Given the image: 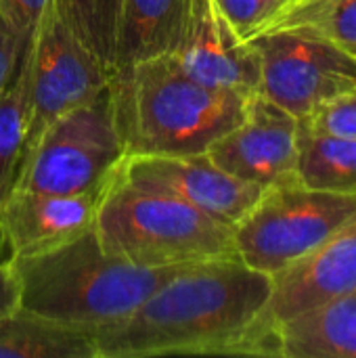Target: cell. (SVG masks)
Returning a JSON list of instances; mask_svg holds the SVG:
<instances>
[{
    "instance_id": "4fadbf2b",
    "label": "cell",
    "mask_w": 356,
    "mask_h": 358,
    "mask_svg": "<svg viewBox=\"0 0 356 358\" xmlns=\"http://www.w3.org/2000/svg\"><path fill=\"white\" fill-rule=\"evenodd\" d=\"M103 189L67 195L15 187L0 201V231L10 260L46 252L88 231Z\"/></svg>"
},
{
    "instance_id": "52a82bcc",
    "label": "cell",
    "mask_w": 356,
    "mask_h": 358,
    "mask_svg": "<svg viewBox=\"0 0 356 358\" xmlns=\"http://www.w3.org/2000/svg\"><path fill=\"white\" fill-rule=\"evenodd\" d=\"M260 65L258 92L302 120L356 88V57L321 34L277 25L250 40Z\"/></svg>"
},
{
    "instance_id": "7a4b0ae2",
    "label": "cell",
    "mask_w": 356,
    "mask_h": 358,
    "mask_svg": "<svg viewBox=\"0 0 356 358\" xmlns=\"http://www.w3.org/2000/svg\"><path fill=\"white\" fill-rule=\"evenodd\" d=\"M10 264L19 308L94 338L122 325L180 268H147L107 252L94 224L57 248L13 258Z\"/></svg>"
},
{
    "instance_id": "ba28073f",
    "label": "cell",
    "mask_w": 356,
    "mask_h": 358,
    "mask_svg": "<svg viewBox=\"0 0 356 358\" xmlns=\"http://www.w3.org/2000/svg\"><path fill=\"white\" fill-rule=\"evenodd\" d=\"M25 50L29 59L27 151L48 124L103 94L111 76L101 59L63 21L52 0Z\"/></svg>"
},
{
    "instance_id": "8fae6325",
    "label": "cell",
    "mask_w": 356,
    "mask_h": 358,
    "mask_svg": "<svg viewBox=\"0 0 356 358\" xmlns=\"http://www.w3.org/2000/svg\"><path fill=\"white\" fill-rule=\"evenodd\" d=\"M174 59L191 78L212 88L258 92L260 65L256 50L235 34L214 0H191Z\"/></svg>"
},
{
    "instance_id": "6da1fadb",
    "label": "cell",
    "mask_w": 356,
    "mask_h": 358,
    "mask_svg": "<svg viewBox=\"0 0 356 358\" xmlns=\"http://www.w3.org/2000/svg\"><path fill=\"white\" fill-rule=\"evenodd\" d=\"M273 277L241 258L180 266L122 325L97 338L99 358L279 357L266 323Z\"/></svg>"
},
{
    "instance_id": "ac0fdd59",
    "label": "cell",
    "mask_w": 356,
    "mask_h": 358,
    "mask_svg": "<svg viewBox=\"0 0 356 358\" xmlns=\"http://www.w3.org/2000/svg\"><path fill=\"white\" fill-rule=\"evenodd\" d=\"M29 134V59L19 61L15 78L0 94V201L15 189Z\"/></svg>"
},
{
    "instance_id": "7c38bea8",
    "label": "cell",
    "mask_w": 356,
    "mask_h": 358,
    "mask_svg": "<svg viewBox=\"0 0 356 358\" xmlns=\"http://www.w3.org/2000/svg\"><path fill=\"white\" fill-rule=\"evenodd\" d=\"M356 289V212L317 250L273 275L266 323L277 327L332 298Z\"/></svg>"
},
{
    "instance_id": "30bf717a",
    "label": "cell",
    "mask_w": 356,
    "mask_h": 358,
    "mask_svg": "<svg viewBox=\"0 0 356 358\" xmlns=\"http://www.w3.org/2000/svg\"><path fill=\"white\" fill-rule=\"evenodd\" d=\"M208 157L225 172L273 187L298 180V117L254 92L243 120L210 145Z\"/></svg>"
},
{
    "instance_id": "44dd1931",
    "label": "cell",
    "mask_w": 356,
    "mask_h": 358,
    "mask_svg": "<svg viewBox=\"0 0 356 358\" xmlns=\"http://www.w3.org/2000/svg\"><path fill=\"white\" fill-rule=\"evenodd\" d=\"M235 34L250 42L275 27L300 0H214Z\"/></svg>"
},
{
    "instance_id": "3957f363",
    "label": "cell",
    "mask_w": 356,
    "mask_h": 358,
    "mask_svg": "<svg viewBox=\"0 0 356 358\" xmlns=\"http://www.w3.org/2000/svg\"><path fill=\"white\" fill-rule=\"evenodd\" d=\"M109 96L126 155H193L243 120L252 94L201 84L166 55L115 71Z\"/></svg>"
},
{
    "instance_id": "277c9868",
    "label": "cell",
    "mask_w": 356,
    "mask_h": 358,
    "mask_svg": "<svg viewBox=\"0 0 356 358\" xmlns=\"http://www.w3.org/2000/svg\"><path fill=\"white\" fill-rule=\"evenodd\" d=\"M94 233L107 252L147 268L239 258L235 224L172 195L130 185L120 168L103 189Z\"/></svg>"
},
{
    "instance_id": "d4e9b609",
    "label": "cell",
    "mask_w": 356,
    "mask_h": 358,
    "mask_svg": "<svg viewBox=\"0 0 356 358\" xmlns=\"http://www.w3.org/2000/svg\"><path fill=\"white\" fill-rule=\"evenodd\" d=\"M19 308V285L10 262L0 264V317Z\"/></svg>"
},
{
    "instance_id": "7402d4cb",
    "label": "cell",
    "mask_w": 356,
    "mask_h": 358,
    "mask_svg": "<svg viewBox=\"0 0 356 358\" xmlns=\"http://www.w3.org/2000/svg\"><path fill=\"white\" fill-rule=\"evenodd\" d=\"M300 124L319 134L356 138V88L327 101L311 115L302 117Z\"/></svg>"
},
{
    "instance_id": "484cf974",
    "label": "cell",
    "mask_w": 356,
    "mask_h": 358,
    "mask_svg": "<svg viewBox=\"0 0 356 358\" xmlns=\"http://www.w3.org/2000/svg\"><path fill=\"white\" fill-rule=\"evenodd\" d=\"M4 262H10V250H8V245L2 237V231H0V264H4Z\"/></svg>"
},
{
    "instance_id": "9c48e42d",
    "label": "cell",
    "mask_w": 356,
    "mask_h": 358,
    "mask_svg": "<svg viewBox=\"0 0 356 358\" xmlns=\"http://www.w3.org/2000/svg\"><path fill=\"white\" fill-rule=\"evenodd\" d=\"M120 176L130 185L183 199L231 224H237L264 193V187L225 172L208 153L126 155Z\"/></svg>"
},
{
    "instance_id": "5bb4252c",
    "label": "cell",
    "mask_w": 356,
    "mask_h": 358,
    "mask_svg": "<svg viewBox=\"0 0 356 358\" xmlns=\"http://www.w3.org/2000/svg\"><path fill=\"white\" fill-rule=\"evenodd\" d=\"M189 8L191 0H122L115 25L113 73L143 61L174 55Z\"/></svg>"
},
{
    "instance_id": "cb8c5ba5",
    "label": "cell",
    "mask_w": 356,
    "mask_h": 358,
    "mask_svg": "<svg viewBox=\"0 0 356 358\" xmlns=\"http://www.w3.org/2000/svg\"><path fill=\"white\" fill-rule=\"evenodd\" d=\"M23 50L25 48H23L21 36L10 25V21L0 13V94L6 90V86L15 78Z\"/></svg>"
},
{
    "instance_id": "ffe728a7",
    "label": "cell",
    "mask_w": 356,
    "mask_h": 358,
    "mask_svg": "<svg viewBox=\"0 0 356 358\" xmlns=\"http://www.w3.org/2000/svg\"><path fill=\"white\" fill-rule=\"evenodd\" d=\"M277 25L313 29L356 57V0H300Z\"/></svg>"
},
{
    "instance_id": "d6986e66",
    "label": "cell",
    "mask_w": 356,
    "mask_h": 358,
    "mask_svg": "<svg viewBox=\"0 0 356 358\" xmlns=\"http://www.w3.org/2000/svg\"><path fill=\"white\" fill-rule=\"evenodd\" d=\"M122 0H52L63 21L113 73L115 25Z\"/></svg>"
},
{
    "instance_id": "8992f818",
    "label": "cell",
    "mask_w": 356,
    "mask_h": 358,
    "mask_svg": "<svg viewBox=\"0 0 356 358\" xmlns=\"http://www.w3.org/2000/svg\"><path fill=\"white\" fill-rule=\"evenodd\" d=\"M126 157L109 86L94 101L48 124L25 151L15 187L46 193L101 191Z\"/></svg>"
},
{
    "instance_id": "2e32d148",
    "label": "cell",
    "mask_w": 356,
    "mask_h": 358,
    "mask_svg": "<svg viewBox=\"0 0 356 358\" xmlns=\"http://www.w3.org/2000/svg\"><path fill=\"white\" fill-rule=\"evenodd\" d=\"M0 358H99L97 338L15 308L0 317Z\"/></svg>"
},
{
    "instance_id": "4316f807",
    "label": "cell",
    "mask_w": 356,
    "mask_h": 358,
    "mask_svg": "<svg viewBox=\"0 0 356 358\" xmlns=\"http://www.w3.org/2000/svg\"><path fill=\"white\" fill-rule=\"evenodd\" d=\"M2 4H4V0H0V8H2Z\"/></svg>"
},
{
    "instance_id": "e0dca14e",
    "label": "cell",
    "mask_w": 356,
    "mask_h": 358,
    "mask_svg": "<svg viewBox=\"0 0 356 358\" xmlns=\"http://www.w3.org/2000/svg\"><path fill=\"white\" fill-rule=\"evenodd\" d=\"M298 180L311 189L356 195V138L319 134L298 120Z\"/></svg>"
},
{
    "instance_id": "5b68a950",
    "label": "cell",
    "mask_w": 356,
    "mask_h": 358,
    "mask_svg": "<svg viewBox=\"0 0 356 358\" xmlns=\"http://www.w3.org/2000/svg\"><path fill=\"white\" fill-rule=\"evenodd\" d=\"M356 212V195L296 182L266 187L235 224L237 256L252 268L277 275L329 239Z\"/></svg>"
},
{
    "instance_id": "9a60e30c",
    "label": "cell",
    "mask_w": 356,
    "mask_h": 358,
    "mask_svg": "<svg viewBox=\"0 0 356 358\" xmlns=\"http://www.w3.org/2000/svg\"><path fill=\"white\" fill-rule=\"evenodd\" d=\"M279 358H356V289L277 327Z\"/></svg>"
},
{
    "instance_id": "603a6c76",
    "label": "cell",
    "mask_w": 356,
    "mask_h": 358,
    "mask_svg": "<svg viewBox=\"0 0 356 358\" xmlns=\"http://www.w3.org/2000/svg\"><path fill=\"white\" fill-rule=\"evenodd\" d=\"M50 6V0H4L0 13L10 21V25L21 36L23 48L31 44V38Z\"/></svg>"
}]
</instances>
